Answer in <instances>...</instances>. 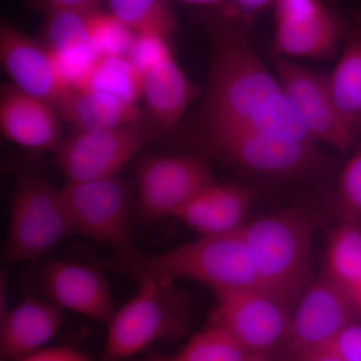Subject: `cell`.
I'll return each instance as SVG.
<instances>
[{
  "mask_svg": "<svg viewBox=\"0 0 361 361\" xmlns=\"http://www.w3.org/2000/svg\"><path fill=\"white\" fill-rule=\"evenodd\" d=\"M204 23L212 42V59L202 127L313 141L279 80L256 54L249 32L251 20L218 8Z\"/></svg>",
  "mask_w": 361,
  "mask_h": 361,
  "instance_id": "obj_1",
  "label": "cell"
},
{
  "mask_svg": "<svg viewBox=\"0 0 361 361\" xmlns=\"http://www.w3.org/2000/svg\"><path fill=\"white\" fill-rule=\"evenodd\" d=\"M104 270L120 273L135 281L148 278L191 280L213 292L258 287L257 274L241 231L218 236H198L153 255L139 251L101 259Z\"/></svg>",
  "mask_w": 361,
  "mask_h": 361,
  "instance_id": "obj_2",
  "label": "cell"
},
{
  "mask_svg": "<svg viewBox=\"0 0 361 361\" xmlns=\"http://www.w3.org/2000/svg\"><path fill=\"white\" fill-rule=\"evenodd\" d=\"M317 217L292 206L247 223L242 237L263 290L292 308L312 281V243Z\"/></svg>",
  "mask_w": 361,
  "mask_h": 361,
  "instance_id": "obj_3",
  "label": "cell"
},
{
  "mask_svg": "<svg viewBox=\"0 0 361 361\" xmlns=\"http://www.w3.org/2000/svg\"><path fill=\"white\" fill-rule=\"evenodd\" d=\"M106 323L99 361L129 360L157 342L170 341L186 330L188 307L174 281L148 278Z\"/></svg>",
  "mask_w": 361,
  "mask_h": 361,
  "instance_id": "obj_4",
  "label": "cell"
},
{
  "mask_svg": "<svg viewBox=\"0 0 361 361\" xmlns=\"http://www.w3.org/2000/svg\"><path fill=\"white\" fill-rule=\"evenodd\" d=\"M207 148L247 174L267 179L313 177L327 170L329 157L313 141H296L265 133L201 127Z\"/></svg>",
  "mask_w": 361,
  "mask_h": 361,
  "instance_id": "obj_5",
  "label": "cell"
},
{
  "mask_svg": "<svg viewBox=\"0 0 361 361\" xmlns=\"http://www.w3.org/2000/svg\"><path fill=\"white\" fill-rule=\"evenodd\" d=\"M73 234L61 188L37 171L20 173L11 196L7 260H35Z\"/></svg>",
  "mask_w": 361,
  "mask_h": 361,
  "instance_id": "obj_6",
  "label": "cell"
},
{
  "mask_svg": "<svg viewBox=\"0 0 361 361\" xmlns=\"http://www.w3.org/2000/svg\"><path fill=\"white\" fill-rule=\"evenodd\" d=\"M73 234L109 247L111 255L137 252L129 186L118 176L61 188Z\"/></svg>",
  "mask_w": 361,
  "mask_h": 361,
  "instance_id": "obj_7",
  "label": "cell"
},
{
  "mask_svg": "<svg viewBox=\"0 0 361 361\" xmlns=\"http://www.w3.org/2000/svg\"><path fill=\"white\" fill-rule=\"evenodd\" d=\"M154 135L155 130L142 122L109 130H75L54 152L56 164L66 182L115 177Z\"/></svg>",
  "mask_w": 361,
  "mask_h": 361,
  "instance_id": "obj_8",
  "label": "cell"
},
{
  "mask_svg": "<svg viewBox=\"0 0 361 361\" xmlns=\"http://www.w3.org/2000/svg\"><path fill=\"white\" fill-rule=\"evenodd\" d=\"M211 322L229 331L250 353L269 355L283 348L291 308L258 287L214 292Z\"/></svg>",
  "mask_w": 361,
  "mask_h": 361,
  "instance_id": "obj_9",
  "label": "cell"
},
{
  "mask_svg": "<svg viewBox=\"0 0 361 361\" xmlns=\"http://www.w3.org/2000/svg\"><path fill=\"white\" fill-rule=\"evenodd\" d=\"M357 313L348 292L323 273L304 289L291 308L282 350L292 361L310 351L329 348Z\"/></svg>",
  "mask_w": 361,
  "mask_h": 361,
  "instance_id": "obj_10",
  "label": "cell"
},
{
  "mask_svg": "<svg viewBox=\"0 0 361 361\" xmlns=\"http://www.w3.org/2000/svg\"><path fill=\"white\" fill-rule=\"evenodd\" d=\"M137 203L149 220L175 217L188 202L215 182L198 155L149 156L137 167Z\"/></svg>",
  "mask_w": 361,
  "mask_h": 361,
  "instance_id": "obj_11",
  "label": "cell"
},
{
  "mask_svg": "<svg viewBox=\"0 0 361 361\" xmlns=\"http://www.w3.org/2000/svg\"><path fill=\"white\" fill-rule=\"evenodd\" d=\"M277 78L290 99L311 139L345 151L355 144L353 127L337 108L327 75L276 56Z\"/></svg>",
  "mask_w": 361,
  "mask_h": 361,
  "instance_id": "obj_12",
  "label": "cell"
},
{
  "mask_svg": "<svg viewBox=\"0 0 361 361\" xmlns=\"http://www.w3.org/2000/svg\"><path fill=\"white\" fill-rule=\"evenodd\" d=\"M275 56L331 58L344 35L343 21L322 0H275Z\"/></svg>",
  "mask_w": 361,
  "mask_h": 361,
  "instance_id": "obj_13",
  "label": "cell"
},
{
  "mask_svg": "<svg viewBox=\"0 0 361 361\" xmlns=\"http://www.w3.org/2000/svg\"><path fill=\"white\" fill-rule=\"evenodd\" d=\"M45 298L61 310L106 324L115 312L108 280L99 264L54 260L39 271Z\"/></svg>",
  "mask_w": 361,
  "mask_h": 361,
  "instance_id": "obj_14",
  "label": "cell"
},
{
  "mask_svg": "<svg viewBox=\"0 0 361 361\" xmlns=\"http://www.w3.org/2000/svg\"><path fill=\"white\" fill-rule=\"evenodd\" d=\"M0 61L13 85L54 108L71 90L49 47L7 21L0 25Z\"/></svg>",
  "mask_w": 361,
  "mask_h": 361,
  "instance_id": "obj_15",
  "label": "cell"
},
{
  "mask_svg": "<svg viewBox=\"0 0 361 361\" xmlns=\"http://www.w3.org/2000/svg\"><path fill=\"white\" fill-rule=\"evenodd\" d=\"M257 196V189L247 185L213 182L199 192L174 218L198 236H218L241 231Z\"/></svg>",
  "mask_w": 361,
  "mask_h": 361,
  "instance_id": "obj_16",
  "label": "cell"
},
{
  "mask_svg": "<svg viewBox=\"0 0 361 361\" xmlns=\"http://www.w3.org/2000/svg\"><path fill=\"white\" fill-rule=\"evenodd\" d=\"M61 118L51 104L13 84L2 85L0 130L4 139L25 148L54 153L63 140Z\"/></svg>",
  "mask_w": 361,
  "mask_h": 361,
  "instance_id": "obj_17",
  "label": "cell"
},
{
  "mask_svg": "<svg viewBox=\"0 0 361 361\" xmlns=\"http://www.w3.org/2000/svg\"><path fill=\"white\" fill-rule=\"evenodd\" d=\"M63 311L49 299L35 297H27L14 307L1 311L2 360L18 361L47 348L63 325Z\"/></svg>",
  "mask_w": 361,
  "mask_h": 361,
  "instance_id": "obj_18",
  "label": "cell"
},
{
  "mask_svg": "<svg viewBox=\"0 0 361 361\" xmlns=\"http://www.w3.org/2000/svg\"><path fill=\"white\" fill-rule=\"evenodd\" d=\"M199 90L170 54L142 73V96L157 129L172 130Z\"/></svg>",
  "mask_w": 361,
  "mask_h": 361,
  "instance_id": "obj_19",
  "label": "cell"
},
{
  "mask_svg": "<svg viewBox=\"0 0 361 361\" xmlns=\"http://www.w3.org/2000/svg\"><path fill=\"white\" fill-rule=\"evenodd\" d=\"M56 109L78 130H109L142 122L137 104L103 92L68 90Z\"/></svg>",
  "mask_w": 361,
  "mask_h": 361,
  "instance_id": "obj_20",
  "label": "cell"
},
{
  "mask_svg": "<svg viewBox=\"0 0 361 361\" xmlns=\"http://www.w3.org/2000/svg\"><path fill=\"white\" fill-rule=\"evenodd\" d=\"M343 37V54L327 80L337 108L353 127L361 118V26L345 28Z\"/></svg>",
  "mask_w": 361,
  "mask_h": 361,
  "instance_id": "obj_21",
  "label": "cell"
},
{
  "mask_svg": "<svg viewBox=\"0 0 361 361\" xmlns=\"http://www.w3.org/2000/svg\"><path fill=\"white\" fill-rule=\"evenodd\" d=\"M73 90L103 92L137 104L142 96V73L126 56H99Z\"/></svg>",
  "mask_w": 361,
  "mask_h": 361,
  "instance_id": "obj_22",
  "label": "cell"
},
{
  "mask_svg": "<svg viewBox=\"0 0 361 361\" xmlns=\"http://www.w3.org/2000/svg\"><path fill=\"white\" fill-rule=\"evenodd\" d=\"M108 13L137 35L170 37L180 27L170 0H104Z\"/></svg>",
  "mask_w": 361,
  "mask_h": 361,
  "instance_id": "obj_23",
  "label": "cell"
},
{
  "mask_svg": "<svg viewBox=\"0 0 361 361\" xmlns=\"http://www.w3.org/2000/svg\"><path fill=\"white\" fill-rule=\"evenodd\" d=\"M92 13L47 14L42 42L56 56L97 58L99 54L90 39V18Z\"/></svg>",
  "mask_w": 361,
  "mask_h": 361,
  "instance_id": "obj_24",
  "label": "cell"
},
{
  "mask_svg": "<svg viewBox=\"0 0 361 361\" xmlns=\"http://www.w3.org/2000/svg\"><path fill=\"white\" fill-rule=\"evenodd\" d=\"M325 273L348 294L361 280V230L355 223L343 222L330 239Z\"/></svg>",
  "mask_w": 361,
  "mask_h": 361,
  "instance_id": "obj_25",
  "label": "cell"
},
{
  "mask_svg": "<svg viewBox=\"0 0 361 361\" xmlns=\"http://www.w3.org/2000/svg\"><path fill=\"white\" fill-rule=\"evenodd\" d=\"M251 353L224 327L211 322L177 355L179 361H246Z\"/></svg>",
  "mask_w": 361,
  "mask_h": 361,
  "instance_id": "obj_26",
  "label": "cell"
},
{
  "mask_svg": "<svg viewBox=\"0 0 361 361\" xmlns=\"http://www.w3.org/2000/svg\"><path fill=\"white\" fill-rule=\"evenodd\" d=\"M135 37L108 11H99L90 16V39L99 56H127Z\"/></svg>",
  "mask_w": 361,
  "mask_h": 361,
  "instance_id": "obj_27",
  "label": "cell"
},
{
  "mask_svg": "<svg viewBox=\"0 0 361 361\" xmlns=\"http://www.w3.org/2000/svg\"><path fill=\"white\" fill-rule=\"evenodd\" d=\"M334 203L344 222L356 224L361 219V151L342 170Z\"/></svg>",
  "mask_w": 361,
  "mask_h": 361,
  "instance_id": "obj_28",
  "label": "cell"
},
{
  "mask_svg": "<svg viewBox=\"0 0 361 361\" xmlns=\"http://www.w3.org/2000/svg\"><path fill=\"white\" fill-rule=\"evenodd\" d=\"M172 54L169 37L135 33L134 42L126 58L142 73Z\"/></svg>",
  "mask_w": 361,
  "mask_h": 361,
  "instance_id": "obj_29",
  "label": "cell"
},
{
  "mask_svg": "<svg viewBox=\"0 0 361 361\" xmlns=\"http://www.w3.org/2000/svg\"><path fill=\"white\" fill-rule=\"evenodd\" d=\"M329 348L334 349L342 361H361V323L351 322Z\"/></svg>",
  "mask_w": 361,
  "mask_h": 361,
  "instance_id": "obj_30",
  "label": "cell"
},
{
  "mask_svg": "<svg viewBox=\"0 0 361 361\" xmlns=\"http://www.w3.org/2000/svg\"><path fill=\"white\" fill-rule=\"evenodd\" d=\"M30 6L47 14L90 13L101 11L102 0H28Z\"/></svg>",
  "mask_w": 361,
  "mask_h": 361,
  "instance_id": "obj_31",
  "label": "cell"
},
{
  "mask_svg": "<svg viewBox=\"0 0 361 361\" xmlns=\"http://www.w3.org/2000/svg\"><path fill=\"white\" fill-rule=\"evenodd\" d=\"M18 361H90L89 356L71 346H47Z\"/></svg>",
  "mask_w": 361,
  "mask_h": 361,
  "instance_id": "obj_32",
  "label": "cell"
},
{
  "mask_svg": "<svg viewBox=\"0 0 361 361\" xmlns=\"http://www.w3.org/2000/svg\"><path fill=\"white\" fill-rule=\"evenodd\" d=\"M274 4L275 0H226L222 6L218 7L230 16L252 20L253 16L262 13Z\"/></svg>",
  "mask_w": 361,
  "mask_h": 361,
  "instance_id": "obj_33",
  "label": "cell"
},
{
  "mask_svg": "<svg viewBox=\"0 0 361 361\" xmlns=\"http://www.w3.org/2000/svg\"><path fill=\"white\" fill-rule=\"evenodd\" d=\"M294 361H342L341 358L334 353V349L323 348L310 351L305 355L299 356Z\"/></svg>",
  "mask_w": 361,
  "mask_h": 361,
  "instance_id": "obj_34",
  "label": "cell"
},
{
  "mask_svg": "<svg viewBox=\"0 0 361 361\" xmlns=\"http://www.w3.org/2000/svg\"><path fill=\"white\" fill-rule=\"evenodd\" d=\"M179 1L186 2V4H194L199 6H220L226 0H179Z\"/></svg>",
  "mask_w": 361,
  "mask_h": 361,
  "instance_id": "obj_35",
  "label": "cell"
},
{
  "mask_svg": "<svg viewBox=\"0 0 361 361\" xmlns=\"http://www.w3.org/2000/svg\"><path fill=\"white\" fill-rule=\"evenodd\" d=\"M349 295H350L351 300H353V304H355L356 311L361 314V280L360 283L356 285L355 288L350 292Z\"/></svg>",
  "mask_w": 361,
  "mask_h": 361,
  "instance_id": "obj_36",
  "label": "cell"
},
{
  "mask_svg": "<svg viewBox=\"0 0 361 361\" xmlns=\"http://www.w3.org/2000/svg\"><path fill=\"white\" fill-rule=\"evenodd\" d=\"M246 361H274L269 355H263V353H251Z\"/></svg>",
  "mask_w": 361,
  "mask_h": 361,
  "instance_id": "obj_37",
  "label": "cell"
},
{
  "mask_svg": "<svg viewBox=\"0 0 361 361\" xmlns=\"http://www.w3.org/2000/svg\"><path fill=\"white\" fill-rule=\"evenodd\" d=\"M147 361H179V360H178L177 356L175 355L173 356V357H155Z\"/></svg>",
  "mask_w": 361,
  "mask_h": 361,
  "instance_id": "obj_38",
  "label": "cell"
}]
</instances>
